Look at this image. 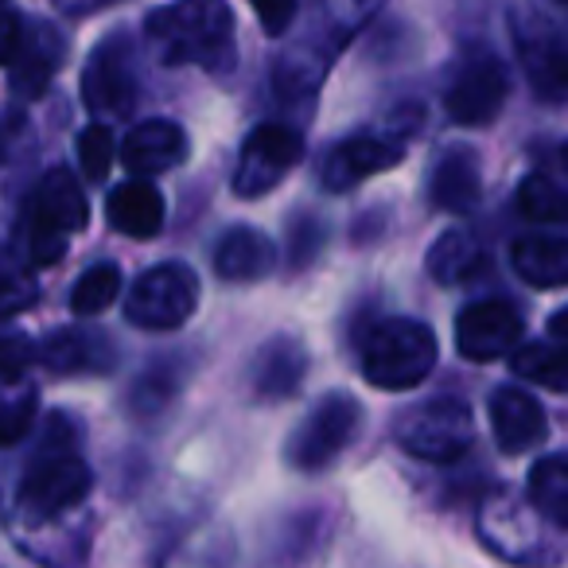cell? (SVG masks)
Segmentation results:
<instances>
[{"instance_id":"cell-1","label":"cell","mask_w":568,"mask_h":568,"mask_svg":"<svg viewBox=\"0 0 568 568\" xmlns=\"http://www.w3.org/2000/svg\"><path fill=\"white\" fill-rule=\"evenodd\" d=\"M152 51L168 67L226 71L234 63V9L226 0H172L144 20Z\"/></svg>"},{"instance_id":"cell-2","label":"cell","mask_w":568,"mask_h":568,"mask_svg":"<svg viewBox=\"0 0 568 568\" xmlns=\"http://www.w3.org/2000/svg\"><path fill=\"white\" fill-rule=\"evenodd\" d=\"M363 378L378 389H413L436 366V335L420 320H382L363 335Z\"/></svg>"},{"instance_id":"cell-3","label":"cell","mask_w":568,"mask_h":568,"mask_svg":"<svg viewBox=\"0 0 568 568\" xmlns=\"http://www.w3.org/2000/svg\"><path fill=\"white\" fill-rule=\"evenodd\" d=\"M24 214H28V253H32L36 265H51V261H59L67 253L71 237L87 226L90 206L79 180L67 168H51L36 183Z\"/></svg>"},{"instance_id":"cell-4","label":"cell","mask_w":568,"mask_h":568,"mask_svg":"<svg viewBox=\"0 0 568 568\" xmlns=\"http://www.w3.org/2000/svg\"><path fill=\"white\" fill-rule=\"evenodd\" d=\"M199 304V276L180 261L149 268L125 293V320L141 332H175Z\"/></svg>"},{"instance_id":"cell-5","label":"cell","mask_w":568,"mask_h":568,"mask_svg":"<svg viewBox=\"0 0 568 568\" xmlns=\"http://www.w3.org/2000/svg\"><path fill=\"white\" fill-rule=\"evenodd\" d=\"M397 440L409 456L428 459V464H456L475 440L471 409L459 397H433L405 413L397 425Z\"/></svg>"},{"instance_id":"cell-6","label":"cell","mask_w":568,"mask_h":568,"mask_svg":"<svg viewBox=\"0 0 568 568\" xmlns=\"http://www.w3.org/2000/svg\"><path fill=\"white\" fill-rule=\"evenodd\" d=\"M94 487V471L82 464L71 452H55V456H40L24 471L20 483V518L43 526V521H55L59 514H67L71 506H79L82 498Z\"/></svg>"},{"instance_id":"cell-7","label":"cell","mask_w":568,"mask_h":568,"mask_svg":"<svg viewBox=\"0 0 568 568\" xmlns=\"http://www.w3.org/2000/svg\"><path fill=\"white\" fill-rule=\"evenodd\" d=\"M358 417H363V409L355 397L327 394L288 436V464L296 471H324L332 459L343 456V448H351L358 433Z\"/></svg>"},{"instance_id":"cell-8","label":"cell","mask_w":568,"mask_h":568,"mask_svg":"<svg viewBox=\"0 0 568 568\" xmlns=\"http://www.w3.org/2000/svg\"><path fill=\"white\" fill-rule=\"evenodd\" d=\"M304 156V141L296 129L276 125V121H265L257 125L242 144V156H237L234 168V195L237 199H261L293 172Z\"/></svg>"},{"instance_id":"cell-9","label":"cell","mask_w":568,"mask_h":568,"mask_svg":"<svg viewBox=\"0 0 568 568\" xmlns=\"http://www.w3.org/2000/svg\"><path fill=\"white\" fill-rule=\"evenodd\" d=\"M82 102L94 118H125L136 105L133 48L125 36H110L94 48L82 71Z\"/></svg>"},{"instance_id":"cell-10","label":"cell","mask_w":568,"mask_h":568,"mask_svg":"<svg viewBox=\"0 0 568 568\" xmlns=\"http://www.w3.org/2000/svg\"><path fill=\"white\" fill-rule=\"evenodd\" d=\"M506 94H510V79L506 67L490 55H479L471 63L459 67V74L452 79L448 94H444V110L456 125H490L503 113Z\"/></svg>"},{"instance_id":"cell-11","label":"cell","mask_w":568,"mask_h":568,"mask_svg":"<svg viewBox=\"0 0 568 568\" xmlns=\"http://www.w3.org/2000/svg\"><path fill=\"white\" fill-rule=\"evenodd\" d=\"M521 343V316L506 301H479L459 312L456 347L471 363H495L514 355Z\"/></svg>"},{"instance_id":"cell-12","label":"cell","mask_w":568,"mask_h":568,"mask_svg":"<svg viewBox=\"0 0 568 568\" xmlns=\"http://www.w3.org/2000/svg\"><path fill=\"white\" fill-rule=\"evenodd\" d=\"M405 144L394 136H378V133H358L351 141H343L339 149L327 156L324 164V187L327 191H351L358 187L371 175L389 172L394 164H402Z\"/></svg>"},{"instance_id":"cell-13","label":"cell","mask_w":568,"mask_h":568,"mask_svg":"<svg viewBox=\"0 0 568 568\" xmlns=\"http://www.w3.org/2000/svg\"><path fill=\"white\" fill-rule=\"evenodd\" d=\"M518 59L529 87L545 102L568 98V40L545 24L518 28Z\"/></svg>"},{"instance_id":"cell-14","label":"cell","mask_w":568,"mask_h":568,"mask_svg":"<svg viewBox=\"0 0 568 568\" xmlns=\"http://www.w3.org/2000/svg\"><path fill=\"white\" fill-rule=\"evenodd\" d=\"M490 428H495V440L506 456L537 448L549 436V420H545L541 402L514 386H503L490 397Z\"/></svg>"},{"instance_id":"cell-15","label":"cell","mask_w":568,"mask_h":568,"mask_svg":"<svg viewBox=\"0 0 568 568\" xmlns=\"http://www.w3.org/2000/svg\"><path fill=\"white\" fill-rule=\"evenodd\" d=\"M121 160L133 175L172 172L187 160V133L175 121H144L121 144Z\"/></svg>"},{"instance_id":"cell-16","label":"cell","mask_w":568,"mask_h":568,"mask_svg":"<svg viewBox=\"0 0 568 568\" xmlns=\"http://www.w3.org/2000/svg\"><path fill=\"white\" fill-rule=\"evenodd\" d=\"M304 374H308V355L304 347L293 339V335H276L253 358V394L265 397V402H276V397H293L301 389Z\"/></svg>"},{"instance_id":"cell-17","label":"cell","mask_w":568,"mask_h":568,"mask_svg":"<svg viewBox=\"0 0 568 568\" xmlns=\"http://www.w3.org/2000/svg\"><path fill=\"white\" fill-rule=\"evenodd\" d=\"M276 268V242L253 226H234L214 245V273L222 281H261Z\"/></svg>"},{"instance_id":"cell-18","label":"cell","mask_w":568,"mask_h":568,"mask_svg":"<svg viewBox=\"0 0 568 568\" xmlns=\"http://www.w3.org/2000/svg\"><path fill=\"white\" fill-rule=\"evenodd\" d=\"M428 195H433L436 211L448 214H467L479 206L483 195V172L479 156L471 149H448L433 168V183H428Z\"/></svg>"},{"instance_id":"cell-19","label":"cell","mask_w":568,"mask_h":568,"mask_svg":"<svg viewBox=\"0 0 568 568\" xmlns=\"http://www.w3.org/2000/svg\"><path fill=\"white\" fill-rule=\"evenodd\" d=\"M105 219L118 234L136 237V242L156 237L160 226H164V195L144 180L121 183L105 199Z\"/></svg>"},{"instance_id":"cell-20","label":"cell","mask_w":568,"mask_h":568,"mask_svg":"<svg viewBox=\"0 0 568 568\" xmlns=\"http://www.w3.org/2000/svg\"><path fill=\"white\" fill-rule=\"evenodd\" d=\"M514 273L534 288H565L568 284V237L526 234L510 250Z\"/></svg>"},{"instance_id":"cell-21","label":"cell","mask_w":568,"mask_h":568,"mask_svg":"<svg viewBox=\"0 0 568 568\" xmlns=\"http://www.w3.org/2000/svg\"><path fill=\"white\" fill-rule=\"evenodd\" d=\"M59 63H63V40L48 24H32L17 63H12V90L20 98H40L55 79Z\"/></svg>"},{"instance_id":"cell-22","label":"cell","mask_w":568,"mask_h":568,"mask_svg":"<svg viewBox=\"0 0 568 568\" xmlns=\"http://www.w3.org/2000/svg\"><path fill=\"white\" fill-rule=\"evenodd\" d=\"M487 265V253H483L479 237L467 234V230H448V234L436 237V245L428 250V273L440 284H464L471 276L483 273Z\"/></svg>"},{"instance_id":"cell-23","label":"cell","mask_w":568,"mask_h":568,"mask_svg":"<svg viewBox=\"0 0 568 568\" xmlns=\"http://www.w3.org/2000/svg\"><path fill=\"white\" fill-rule=\"evenodd\" d=\"M40 394L20 371H0V448H12L36 425Z\"/></svg>"},{"instance_id":"cell-24","label":"cell","mask_w":568,"mask_h":568,"mask_svg":"<svg viewBox=\"0 0 568 568\" xmlns=\"http://www.w3.org/2000/svg\"><path fill=\"white\" fill-rule=\"evenodd\" d=\"M529 503L552 526L568 529V456H545L529 471Z\"/></svg>"},{"instance_id":"cell-25","label":"cell","mask_w":568,"mask_h":568,"mask_svg":"<svg viewBox=\"0 0 568 568\" xmlns=\"http://www.w3.org/2000/svg\"><path fill=\"white\" fill-rule=\"evenodd\" d=\"M40 363H48L59 374H87L110 366V343L98 335H55L40 351Z\"/></svg>"},{"instance_id":"cell-26","label":"cell","mask_w":568,"mask_h":568,"mask_svg":"<svg viewBox=\"0 0 568 568\" xmlns=\"http://www.w3.org/2000/svg\"><path fill=\"white\" fill-rule=\"evenodd\" d=\"M510 366L518 378L545 386L552 394H568V347L552 343H526L510 355Z\"/></svg>"},{"instance_id":"cell-27","label":"cell","mask_w":568,"mask_h":568,"mask_svg":"<svg viewBox=\"0 0 568 568\" xmlns=\"http://www.w3.org/2000/svg\"><path fill=\"white\" fill-rule=\"evenodd\" d=\"M118 296H121V268L102 261V265H90L74 281L71 312L74 316H102L110 304H118Z\"/></svg>"},{"instance_id":"cell-28","label":"cell","mask_w":568,"mask_h":568,"mask_svg":"<svg viewBox=\"0 0 568 568\" xmlns=\"http://www.w3.org/2000/svg\"><path fill=\"white\" fill-rule=\"evenodd\" d=\"M518 211L541 226H568V191L545 175H529L518 187Z\"/></svg>"},{"instance_id":"cell-29","label":"cell","mask_w":568,"mask_h":568,"mask_svg":"<svg viewBox=\"0 0 568 568\" xmlns=\"http://www.w3.org/2000/svg\"><path fill=\"white\" fill-rule=\"evenodd\" d=\"M113 156H118V149H113V133L105 125H87L79 133V164L82 172H87L90 183L105 180L110 175V164Z\"/></svg>"},{"instance_id":"cell-30","label":"cell","mask_w":568,"mask_h":568,"mask_svg":"<svg viewBox=\"0 0 568 568\" xmlns=\"http://www.w3.org/2000/svg\"><path fill=\"white\" fill-rule=\"evenodd\" d=\"M32 358H40L36 343L12 332L9 324H0V371H24V363H32Z\"/></svg>"},{"instance_id":"cell-31","label":"cell","mask_w":568,"mask_h":568,"mask_svg":"<svg viewBox=\"0 0 568 568\" xmlns=\"http://www.w3.org/2000/svg\"><path fill=\"white\" fill-rule=\"evenodd\" d=\"M28 32H24V17L20 12H0V67H12L24 48Z\"/></svg>"},{"instance_id":"cell-32","label":"cell","mask_w":568,"mask_h":568,"mask_svg":"<svg viewBox=\"0 0 568 568\" xmlns=\"http://www.w3.org/2000/svg\"><path fill=\"white\" fill-rule=\"evenodd\" d=\"M250 4L268 36L288 32V24H293V17H296V0H250Z\"/></svg>"},{"instance_id":"cell-33","label":"cell","mask_w":568,"mask_h":568,"mask_svg":"<svg viewBox=\"0 0 568 568\" xmlns=\"http://www.w3.org/2000/svg\"><path fill=\"white\" fill-rule=\"evenodd\" d=\"M549 332L557 335V339H560V343H565V347H568V308H565V312H557V316H552Z\"/></svg>"},{"instance_id":"cell-34","label":"cell","mask_w":568,"mask_h":568,"mask_svg":"<svg viewBox=\"0 0 568 568\" xmlns=\"http://www.w3.org/2000/svg\"><path fill=\"white\" fill-rule=\"evenodd\" d=\"M560 164H565V172H568V144L560 149Z\"/></svg>"},{"instance_id":"cell-35","label":"cell","mask_w":568,"mask_h":568,"mask_svg":"<svg viewBox=\"0 0 568 568\" xmlns=\"http://www.w3.org/2000/svg\"><path fill=\"white\" fill-rule=\"evenodd\" d=\"M557 4H560V9H568V0H557Z\"/></svg>"},{"instance_id":"cell-36","label":"cell","mask_w":568,"mask_h":568,"mask_svg":"<svg viewBox=\"0 0 568 568\" xmlns=\"http://www.w3.org/2000/svg\"><path fill=\"white\" fill-rule=\"evenodd\" d=\"M4 4H9V0H0V12H4Z\"/></svg>"}]
</instances>
